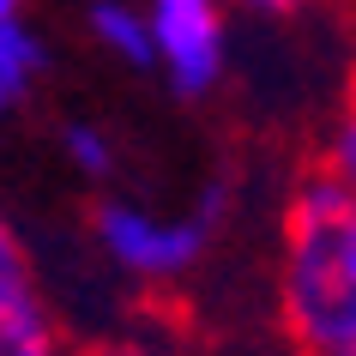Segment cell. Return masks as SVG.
Segmentation results:
<instances>
[{
	"label": "cell",
	"mask_w": 356,
	"mask_h": 356,
	"mask_svg": "<svg viewBox=\"0 0 356 356\" xmlns=\"http://www.w3.org/2000/svg\"><path fill=\"white\" fill-rule=\"evenodd\" d=\"M344 109L356 115V55H350V73H344Z\"/></svg>",
	"instance_id": "cell-12"
},
{
	"label": "cell",
	"mask_w": 356,
	"mask_h": 356,
	"mask_svg": "<svg viewBox=\"0 0 356 356\" xmlns=\"http://www.w3.org/2000/svg\"><path fill=\"white\" fill-rule=\"evenodd\" d=\"M85 31L121 67H157V37H151L145 0H91L85 6Z\"/></svg>",
	"instance_id": "cell-5"
},
{
	"label": "cell",
	"mask_w": 356,
	"mask_h": 356,
	"mask_svg": "<svg viewBox=\"0 0 356 356\" xmlns=\"http://www.w3.org/2000/svg\"><path fill=\"white\" fill-rule=\"evenodd\" d=\"M73 356H193L169 326H133V332H115V338H91L79 344Z\"/></svg>",
	"instance_id": "cell-8"
},
{
	"label": "cell",
	"mask_w": 356,
	"mask_h": 356,
	"mask_svg": "<svg viewBox=\"0 0 356 356\" xmlns=\"http://www.w3.org/2000/svg\"><path fill=\"white\" fill-rule=\"evenodd\" d=\"M314 163H326V169L338 175V181H344V188L356 193V115H350V109L338 115V127L326 133V145H320V157H314Z\"/></svg>",
	"instance_id": "cell-9"
},
{
	"label": "cell",
	"mask_w": 356,
	"mask_h": 356,
	"mask_svg": "<svg viewBox=\"0 0 356 356\" xmlns=\"http://www.w3.org/2000/svg\"><path fill=\"white\" fill-rule=\"evenodd\" d=\"M60 157H67L73 175L91 181V188L115 181V169H121V145H115L97 121H67V127H60Z\"/></svg>",
	"instance_id": "cell-7"
},
{
	"label": "cell",
	"mask_w": 356,
	"mask_h": 356,
	"mask_svg": "<svg viewBox=\"0 0 356 356\" xmlns=\"http://www.w3.org/2000/svg\"><path fill=\"white\" fill-rule=\"evenodd\" d=\"M278 332L290 356H356V193L326 163H308L284 200Z\"/></svg>",
	"instance_id": "cell-1"
},
{
	"label": "cell",
	"mask_w": 356,
	"mask_h": 356,
	"mask_svg": "<svg viewBox=\"0 0 356 356\" xmlns=\"http://www.w3.org/2000/svg\"><path fill=\"white\" fill-rule=\"evenodd\" d=\"M193 211H200L211 229H224V224H229V211H236V175H229V169H211L206 188L193 193Z\"/></svg>",
	"instance_id": "cell-10"
},
{
	"label": "cell",
	"mask_w": 356,
	"mask_h": 356,
	"mask_svg": "<svg viewBox=\"0 0 356 356\" xmlns=\"http://www.w3.org/2000/svg\"><path fill=\"white\" fill-rule=\"evenodd\" d=\"M145 19L169 91L206 103L229 73V0H145Z\"/></svg>",
	"instance_id": "cell-3"
},
{
	"label": "cell",
	"mask_w": 356,
	"mask_h": 356,
	"mask_svg": "<svg viewBox=\"0 0 356 356\" xmlns=\"http://www.w3.org/2000/svg\"><path fill=\"white\" fill-rule=\"evenodd\" d=\"M320 0H229V13H248V19H296Z\"/></svg>",
	"instance_id": "cell-11"
},
{
	"label": "cell",
	"mask_w": 356,
	"mask_h": 356,
	"mask_svg": "<svg viewBox=\"0 0 356 356\" xmlns=\"http://www.w3.org/2000/svg\"><path fill=\"white\" fill-rule=\"evenodd\" d=\"M218 229L200 211H151L127 193H103L91 206V242L103 248V260L121 278L145 284V290H169L200 272V260L211 254Z\"/></svg>",
	"instance_id": "cell-2"
},
{
	"label": "cell",
	"mask_w": 356,
	"mask_h": 356,
	"mask_svg": "<svg viewBox=\"0 0 356 356\" xmlns=\"http://www.w3.org/2000/svg\"><path fill=\"white\" fill-rule=\"evenodd\" d=\"M42 73H49V42L24 13H6L0 19V103L6 109H24L37 97Z\"/></svg>",
	"instance_id": "cell-6"
},
{
	"label": "cell",
	"mask_w": 356,
	"mask_h": 356,
	"mask_svg": "<svg viewBox=\"0 0 356 356\" xmlns=\"http://www.w3.org/2000/svg\"><path fill=\"white\" fill-rule=\"evenodd\" d=\"M0 356H73L37 284V260H31L19 224L0 229Z\"/></svg>",
	"instance_id": "cell-4"
},
{
	"label": "cell",
	"mask_w": 356,
	"mask_h": 356,
	"mask_svg": "<svg viewBox=\"0 0 356 356\" xmlns=\"http://www.w3.org/2000/svg\"><path fill=\"white\" fill-rule=\"evenodd\" d=\"M6 13H24V0H0V19H6Z\"/></svg>",
	"instance_id": "cell-13"
}]
</instances>
